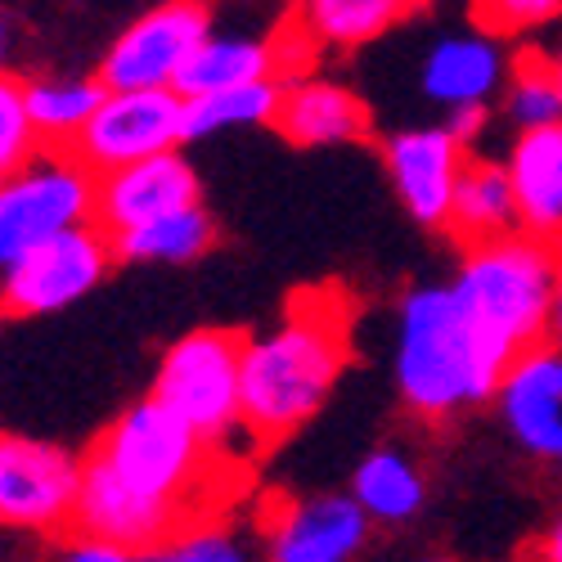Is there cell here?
<instances>
[{
    "instance_id": "cell-1",
    "label": "cell",
    "mask_w": 562,
    "mask_h": 562,
    "mask_svg": "<svg viewBox=\"0 0 562 562\" xmlns=\"http://www.w3.org/2000/svg\"><path fill=\"white\" fill-rule=\"evenodd\" d=\"M347 306L338 293H302L284 324L244 342L239 369V428L270 446L297 432L334 392L351 356Z\"/></svg>"
},
{
    "instance_id": "cell-2",
    "label": "cell",
    "mask_w": 562,
    "mask_h": 562,
    "mask_svg": "<svg viewBox=\"0 0 562 562\" xmlns=\"http://www.w3.org/2000/svg\"><path fill=\"white\" fill-rule=\"evenodd\" d=\"M508 360L477 334L454 289H418L401 311L396 387L424 418H446L495 396Z\"/></svg>"
},
{
    "instance_id": "cell-3",
    "label": "cell",
    "mask_w": 562,
    "mask_h": 562,
    "mask_svg": "<svg viewBox=\"0 0 562 562\" xmlns=\"http://www.w3.org/2000/svg\"><path fill=\"white\" fill-rule=\"evenodd\" d=\"M553 279H558V248L527 229H513L468 248L450 289L468 311V319L477 324V334L513 364L549 334Z\"/></svg>"
},
{
    "instance_id": "cell-4",
    "label": "cell",
    "mask_w": 562,
    "mask_h": 562,
    "mask_svg": "<svg viewBox=\"0 0 562 562\" xmlns=\"http://www.w3.org/2000/svg\"><path fill=\"white\" fill-rule=\"evenodd\" d=\"M90 454L109 463L113 473L145 499H158V504L184 513L190 522L203 518V513H194V495L212 473V441H203L158 396L126 409Z\"/></svg>"
},
{
    "instance_id": "cell-5",
    "label": "cell",
    "mask_w": 562,
    "mask_h": 562,
    "mask_svg": "<svg viewBox=\"0 0 562 562\" xmlns=\"http://www.w3.org/2000/svg\"><path fill=\"white\" fill-rule=\"evenodd\" d=\"M95 221V171L72 149L41 145L0 180V270L55 234Z\"/></svg>"
},
{
    "instance_id": "cell-6",
    "label": "cell",
    "mask_w": 562,
    "mask_h": 562,
    "mask_svg": "<svg viewBox=\"0 0 562 562\" xmlns=\"http://www.w3.org/2000/svg\"><path fill=\"white\" fill-rule=\"evenodd\" d=\"M244 334L234 329H194L184 334L158 364L154 396L176 409L203 441H225L239 428V369Z\"/></svg>"
},
{
    "instance_id": "cell-7",
    "label": "cell",
    "mask_w": 562,
    "mask_h": 562,
    "mask_svg": "<svg viewBox=\"0 0 562 562\" xmlns=\"http://www.w3.org/2000/svg\"><path fill=\"white\" fill-rule=\"evenodd\" d=\"M184 139H190L184 95L176 86H104L95 113L86 117L68 149L100 176L135 158L176 149Z\"/></svg>"
},
{
    "instance_id": "cell-8",
    "label": "cell",
    "mask_w": 562,
    "mask_h": 562,
    "mask_svg": "<svg viewBox=\"0 0 562 562\" xmlns=\"http://www.w3.org/2000/svg\"><path fill=\"white\" fill-rule=\"evenodd\" d=\"M113 266V239L109 229L86 221L72 225L55 239L27 248L19 261L5 266V284H0V311L5 315H55L72 302H81L100 284Z\"/></svg>"
},
{
    "instance_id": "cell-9",
    "label": "cell",
    "mask_w": 562,
    "mask_h": 562,
    "mask_svg": "<svg viewBox=\"0 0 562 562\" xmlns=\"http://www.w3.org/2000/svg\"><path fill=\"white\" fill-rule=\"evenodd\" d=\"M81 486V459L50 441L0 432V527L64 536Z\"/></svg>"
},
{
    "instance_id": "cell-10",
    "label": "cell",
    "mask_w": 562,
    "mask_h": 562,
    "mask_svg": "<svg viewBox=\"0 0 562 562\" xmlns=\"http://www.w3.org/2000/svg\"><path fill=\"white\" fill-rule=\"evenodd\" d=\"M212 32V10L203 0H167L135 19L100 64L104 86H176L199 41Z\"/></svg>"
},
{
    "instance_id": "cell-11",
    "label": "cell",
    "mask_w": 562,
    "mask_h": 562,
    "mask_svg": "<svg viewBox=\"0 0 562 562\" xmlns=\"http://www.w3.org/2000/svg\"><path fill=\"white\" fill-rule=\"evenodd\" d=\"M184 522V513L145 499L139 491H131L109 463H100L95 454L81 459V486H77V508H72V531L81 536H100L122 544L131 558H154Z\"/></svg>"
},
{
    "instance_id": "cell-12",
    "label": "cell",
    "mask_w": 562,
    "mask_h": 562,
    "mask_svg": "<svg viewBox=\"0 0 562 562\" xmlns=\"http://www.w3.org/2000/svg\"><path fill=\"white\" fill-rule=\"evenodd\" d=\"M190 203H199V176L180 158V149H162L95 176V225L109 234Z\"/></svg>"
},
{
    "instance_id": "cell-13",
    "label": "cell",
    "mask_w": 562,
    "mask_h": 562,
    "mask_svg": "<svg viewBox=\"0 0 562 562\" xmlns=\"http://www.w3.org/2000/svg\"><path fill=\"white\" fill-rule=\"evenodd\" d=\"M495 392L513 437L540 459H562V347L522 351Z\"/></svg>"
},
{
    "instance_id": "cell-14",
    "label": "cell",
    "mask_w": 562,
    "mask_h": 562,
    "mask_svg": "<svg viewBox=\"0 0 562 562\" xmlns=\"http://www.w3.org/2000/svg\"><path fill=\"white\" fill-rule=\"evenodd\" d=\"M387 176L396 184L401 203L414 221L441 225L450 207L454 176L463 167V139L450 126H424V131H401L387 145Z\"/></svg>"
},
{
    "instance_id": "cell-15",
    "label": "cell",
    "mask_w": 562,
    "mask_h": 562,
    "mask_svg": "<svg viewBox=\"0 0 562 562\" xmlns=\"http://www.w3.org/2000/svg\"><path fill=\"white\" fill-rule=\"evenodd\" d=\"M369 536V513L356 495H324L284 508L270 531V553L279 562H342Z\"/></svg>"
},
{
    "instance_id": "cell-16",
    "label": "cell",
    "mask_w": 562,
    "mask_h": 562,
    "mask_svg": "<svg viewBox=\"0 0 562 562\" xmlns=\"http://www.w3.org/2000/svg\"><path fill=\"white\" fill-rule=\"evenodd\" d=\"M518 225L562 252V122L527 126L508 154Z\"/></svg>"
},
{
    "instance_id": "cell-17",
    "label": "cell",
    "mask_w": 562,
    "mask_h": 562,
    "mask_svg": "<svg viewBox=\"0 0 562 562\" xmlns=\"http://www.w3.org/2000/svg\"><path fill=\"white\" fill-rule=\"evenodd\" d=\"M289 145L315 149V145H347L369 131V109L334 81H289L279 86V109L270 122Z\"/></svg>"
},
{
    "instance_id": "cell-18",
    "label": "cell",
    "mask_w": 562,
    "mask_h": 562,
    "mask_svg": "<svg viewBox=\"0 0 562 562\" xmlns=\"http://www.w3.org/2000/svg\"><path fill=\"white\" fill-rule=\"evenodd\" d=\"M441 225L454 234L463 248L522 229L518 225V199H513L508 167L504 162H491V158H463Z\"/></svg>"
},
{
    "instance_id": "cell-19",
    "label": "cell",
    "mask_w": 562,
    "mask_h": 562,
    "mask_svg": "<svg viewBox=\"0 0 562 562\" xmlns=\"http://www.w3.org/2000/svg\"><path fill=\"white\" fill-rule=\"evenodd\" d=\"M508 64L499 55V45L486 36H446L432 45V55L424 64V90L428 100L446 104V109H463V104H486L499 81H504Z\"/></svg>"
},
{
    "instance_id": "cell-20",
    "label": "cell",
    "mask_w": 562,
    "mask_h": 562,
    "mask_svg": "<svg viewBox=\"0 0 562 562\" xmlns=\"http://www.w3.org/2000/svg\"><path fill=\"white\" fill-rule=\"evenodd\" d=\"M279 72V55H274V36H221L207 32L199 41V50L190 55V64L180 68L176 90L180 95H203V90H221V86H244V81H261Z\"/></svg>"
},
{
    "instance_id": "cell-21",
    "label": "cell",
    "mask_w": 562,
    "mask_h": 562,
    "mask_svg": "<svg viewBox=\"0 0 562 562\" xmlns=\"http://www.w3.org/2000/svg\"><path fill=\"white\" fill-rule=\"evenodd\" d=\"M109 239H113V257H122V261L180 266V261H194L212 248L216 225L203 212V203H190V207H171L154 221H139L131 229H117V234H109Z\"/></svg>"
},
{
    "instance_id": "cell-22",
    "label": "cell",
    "mask_w": 562,
    "mask_h": 562,
    "mask_svg": "<svg viewBox=\"0 0 562 562\" xmlns=\"http://www.w3.org/2000/svg\"><path fill=\"white\" fill-rule=\"evenodd\" d=\"M424 5L428 0H302L297 23L315 45H364Z\"/></svg>"
},
{
    "instance_id": "cell-23",
    "label": "cell",
    "mask_w": 562,
    "mask_h": 562,
    "mask_svg": "<svg viewBox=\"0 0 562 562\" xmlns=\"http://www.w3.org/2000/svg\"><path fill=\"white\" fill-rule=\"evenodd\" d=\"M274 109H279L274 77L221 86V90H203V95H184V131H190V139H199L229 126H257V122H274Z\"/></svg>"
},
{
    "instance_id": "cell-24",
    "label": "cell",
    "mask_w": 562,
    "mask_h": 562,
    "mask_svg": "<svg viewBox=\"0 0 562 562\" xmlns=\"http://www.w3.org/2000/svg\"><path fill=\"white\" fill-rule=\"evenodd\" d=\"M356 499L369 518L379 522H405L418 513L424 504V477H418V468L396 454V450H379L360 463L356 473Z\"/></svg>"
},
{
    "instance_id": "cell-25",
    "label": "cell",
    "mask_w": 562,
    "mask_h": 562,
    "mask_svg": "<svg viewBox=\"0 0 562 562\" xmlns=\"http://www.w3.org/2000/svg\"><path fill=\"white\" fill-rule=\"evenodd\" d=\"M100 95L104 81H23L27 117L41 135V145H59V149L72 145V135L95 113Z\"/></svg>"
},
{
    "instance_id": "cell-26",
    "label": "cell",
    "mask_w": 562,
    "mask_h": 562,
    "mask_svg": "<svg viewBox=\"0 0 562 562\" xmlns=\"http://www.w3.org/2000/svg\"><path fill=\"white\" fill-rule=\"evenodd\" d=\"M504 81H508V113L522 131L562 122V86H558V68L549 55L527 50L518 64H508Z\"/></svg>"
},
{
    "instance_id": "cell-27",
    "label": "cell",
    "mask_w": 562,
    "mask_h": 562,
    "mask_svg": "<svg viewBox=\"0 0 562 562\" xmlns=\"http://www.w3.org/2000/svg\"><path fill=\"white\" fill-rule=\"evenodd\" d=\"M41 149V135L27 117L23 81L14 72H0V180L14 176Z\"/></svg>"
},
{
    "instance_id": "cell-28",
    "label": "cell",
    "mask_w": 562,
    "mask_h": 562,
    "mask_svg": "<svg viewBox=\"0 0 562 562\" xmlns=\"http://www.w3.org/2000/svg\"><path fill=\"white\" fill-rule=\"evenodd\" d=\"M158 558H176V562H234V558H239V544H234V536L225 527L194 518V522H184L158 549Z\"/></svg>"
},
{
    "instance_id": "cell-29",
    "label": "cell",
    "mask_w": 562,
    "mask_h": 562,
    "mask_svg": "<svg viewBox=\"0 0 562 562\" xmlns=\"http://www.w3.org/2000/svg\"><path fill=\"white\" fill-rule=\"evenodd\" d=\"M562 14V0H477V23L491 36H518Z\"/></svg>"
},
{
    "instance_id": "cell-30",
    "label": "cell",
    "mask_w": 562,
    "mask_h": 562,
    "mask_svg": "<svg viewBox=\"0 0 562 562\" xmlns=\"http://www.w3.org/2000/svg\"><path fill=\"white\" fill-rule=\"evenodd\" d=\"M68 558H72V562H126L131 553H126L122 544H113V540H100V536H81V531H72Z\"/></svg>"
},
{
    "instance_id": "cell-31",
    "label": "cell",
    "mask_w": 562,
    "mask_h": 562,
    "mask_svg": "<svg viewBox=\"0 0 562 562\" xmlns=\"http://www.w3.org/2000/svg\"><path fill=\"white\" fill-rule=\"evenodd\" d=\"M549 338L562 347V252H558V279H553V306H549Z\"/></svg>"
},
{
    "instance_id": "cell-32",
    "label": "cell",
    "mask_w": 562,
    "mask_h": 562,
    "mask_svg": "<svg viewBox=\"0 0 562 562\" xmlns=\"http://www.w3.org/2000/svg\"><path fill=\"white\" fill-rule=\"evenodd\" d=\"M540 558H553V562H562V522L544 536V544H540Z\"/></svg>"
},
{
    "instance_id": "cell-33",
    "label": "cell",
    "mask_w": 562,
    "mask_h": 562,
    "mask_svg": "<svg viewBox=\"0 0 562 562\" xmlns=\"http://www.w3.org/2000/svg\"><path fill=\"white\" fill-rule=\"evenodd\" d=\"M553 68H558V86H562V50H558V59H553Z\"/></svg>"
},
{
    "instance_id": "cell-34",
    "label": "cell",
    "mask_w": 562,
    "mask_h": 562,
    "mask_svg": "<svg viewBox=\"0 0 562 562\" xmlns=\"http://www.w3.org/2000/svg\"><path fill=\"white\" fill-rule=\"evenodd\" d=\"M0 50H5V23H0Z\"/></svg>"
}]
</instances>
